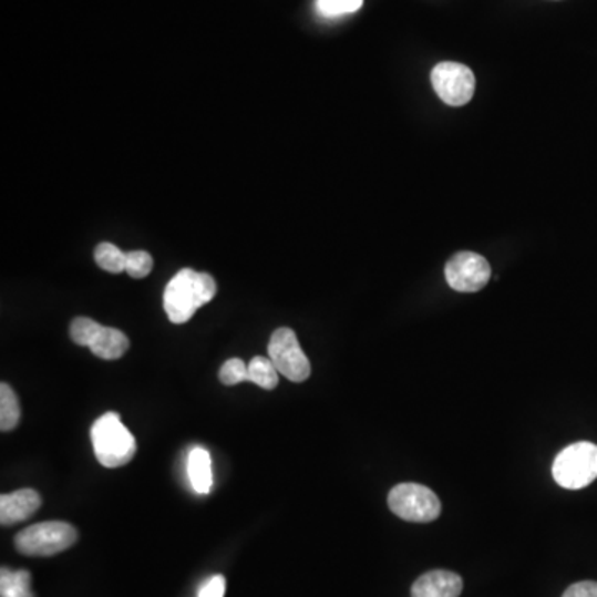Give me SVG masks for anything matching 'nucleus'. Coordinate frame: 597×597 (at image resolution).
Instances as JSON below:
<instances>
[{"instance_id":"obj_15","label":"nucleus","mask_w":597,"mask_h":597,"mask_svg":"<svg viewBox=\"0 0 597 597\" xmlns=\"http://www.w3.org/2000/svg\"><path fill=\"white\" fill-rule=\"evenodd\" d=\"M20 422V405L16 392L10 385H0V429L2 432H10Z\"/></svg>"},{"instance_id":"obj_20","label":"nucleus","mask_w":597,"mask_h":597,"mask_svg":"<svg viewBox=\"0 0 597 597\" xmlns=\"http://www.w3.org/2000/svg\"><path fill=\"white\" fill-rule=\"evenodd\" d=\"M226 591V579L223 576H213L205 586H203L202 591H199L198 597H225Z\"/></svg>"},{"instance_id":"obj_18","label":"nucleus","mask_w":597,"mask_h":597,"mask_svg":"<svg viewBox=\"0 0 597 597\" xmlns=\"http://www.w3.org/2000/svg\"><path fill=\"white\" fill-rule=\"evenodd\" d=\"M219 380L225 385H236V383L249 382V372L246 363L241 359H229L219 370Z\"/></svg>"},{"instance_id":"obj_3","label":"nucleus","mask_w":597,"mask_h":597,"mask_svg":"<svg viewBox=\"0 0 597 597\" xmlns=\"http://www.w3.org/2000/svg\"><path fill=\"white\" fill-rule=\"evenodd\" d=\"M553 478L566 490H581L597 478V445L591 442L566 446L553 463Z\"/></svg>"},{"instance_id":"obj_5","label":"nucleus","mask_w":597,"mask_h":597,"mask_svg":"<svg viewBox=\"0 0 597 597\" xmlns=\"http://www.w3.org/2000/svg\"><path fill=\"white\" fill-rule=\"evenodd\" d=\"M70 337L76 346L89 347L103 360H116L125 356L130 347L128 337L122 330L100 326L89 317H76L70 323Z\"/></svg>"},{"instance_id":"obj_2","label":"nucleus","mask_w":597,"mask_h":597,"mask_svg":"<svg viewBox=\"0 0 597 597\" xmlns=\"http://www.w3.org/2000/svg\"><path fill=\"white\" fill-rule=\"evenodd\" d=\"M92 443L96 460L105 469H120L132 462L136 453L135 436L115 412L105 413L93 423Z\"/></svg>"},{"instance_id":"obj_8","label":"nucleus","mask_w":597,"mask_h":597,"mask_svg":"<svg viewBox=\"0 0 597 597\" xmlns=\"http://www.w3.org/2000/svg\"><path fill=\"white\" fill-rule=\"evenodd\" d=\"M269 359L291 382H303L310 375V362L292 329L281 327L269 340Z\"/></svg>"},{"instance_id":"obj_4","label":"nucleus","mask_w":597,"mask_h":597,"mask_svg":"<svg viewBox=\"0 0 597 597\" xmlns=\"http://www.w3.org/2000/svg\"><path fill=\"white\" fill-rule=\"evenodd\" d=\"M76 536V529L69 523H39L16 536V548L25 556H53L72 548Z\"/></svg>"},{"instance_id":"obj_6","label":"nucleus","mask_w":597,"mask_h":597,"mask_svg":"<svg viewBox=\"0 0 597 597\" xmlns=\"http://www.w3.org/2000/svg\"><path fill=\"white\" fill-rule=\"evenodd\" d=\"M389 508L393 515L412 523L435 522L442 513L439 496L419 483H402L392 488Z\"/></svg>"},{"instance_id":"obj_17","label":"nucleus","mask_w":597,"mask_h":597,"mask_svg":"<svg viewBox=\"0 0 597 597\" xmlns=\"http://www.w3.org/2000/svg\"><path fill=\"white\" fill-rule=\"evenodd\" d=\"M363 0H317V10L323 17H340L357 12Z\"/></svg>"},{"instance_id":"obj_9","label":"nucleus","mask_w":597,"mask_h":597,"mask_svg":"<svg viewBox=\"0 0 597 597\" xmlns=\"http://www.w3.org/2000/svg\"><path fill=\"white\" fill-rule=\"evenodd\" d=\"M490 276L488 261L476 253H459L445 266L446 282L459 292L482 291L488 285Z\"/></svg>"},{"instance_id":"obj_7","label":"nucleus","mask_w":597,"mask_h":597,"mask_svg":"<svg viewBox=\"0 0 597 597\" xmlns=\"http://www.w3.org/2000/svg\"><path fill=\"white\" fill-rule=\"evenodd\" d=\"M432 85L446 105L463 106L475 95V73L463 63L442 62L432 70Z\"/></svg>"},{"instance_id":"obj_10","label":"nucleus","mask_w":597,"mask_h":597,"mask_svg":"<svg viewBox=\"0 0 597 597\" xmlns=\"http://www.w3.org/2000/svg\"><path fill=\"white\" fill-rule=\"evenodd\" d=\"M463 591V579L452 572L425 573L412 586V597H460Z\"/></svg>"},{"instance_id":"obj_1","label":"nucleus","mask_w":597,"mask_h":597,"mask_svg":"<svg viewBox=\"0 0 597 597\" xmlns=\"http://www.w3.org/2000/svg\"><path fill=\"white\" fill-rule=\"evenodd\" d=\"M215 296L216 282L212 276L186 268L166 286L163 307L173 323H185Z\"/></svg>"},{"instance_id":"obj_14","label":"nucleus","mask_w":597,"mask_h":597,"mask_svg":"<svg viewBox=\"0 0 597 597\" xmlns=\"http://www.w3.org/2000/svg\"><path fill=\"white\" fill-rule=\"evenodd\" d=\"M249 382L265 390H275L279 383V372L271 359L255 357L248 366Z\"/></svg>"},{"instance_id":"obj_12","label":"nucleus","mask_w":597,"mask_h":597,"mask_svg":"<svg viewBox=\"0 0 597 597\" xmlns=\"http://www.w3.org/2000/svg\"><path fill=\"white\" fill-rule=\"evenodd\" d=\"M188 475L196 493L206 495L213 486L212 459L208 450L196 446L189 452Z\"/></svg>"},{"instance_id":"obj_16","label":"nucleus","mask_w":597,"mask_h":597,"mask_svg":"<svg viewBox=\"0 0 597 597\" xmlns=\"http://www.w3.org/2000/svg\"><path fill=\"white\" fill-rule=\"evenodd\" d=\"M126 258H128V253H123L112 243H102V245L96 246L95 261L103 271L112 272V275L125 272Z\"/></svg>"},{"instance_id":"obj_21","label":"nucleus","mask_w":597,"mask_h":597,"mask_svg":"<svg viewBox=\"0 0 597 597\" xmlns=\"http://www.w3.org/2000/svg\"><path fill=\"white\" fill-rule=\"evenodd\" d=\"M563 597H597V583L583 581L569 586Z\"/></svg>"},{"instance_id":"obj_11","label":"nucleus","mask_w":597,"mask_h":597,"mask_svg":"<svg viewBox=\"0 0 597 597\" xmlns=\"http://www.w3.org/2000/svg\"><path fill=\"white\" fill-rule=\"evenodd\" d=\"M42 505L39 493L35 490H19L0 496V523L3 526H12L16 523L25 522Z\"/></svg>"},{"instance_id":"obj_13","label":"nucleus","mask_w":597,"mask_h":597,"mask_svg":"<svg viewBox=\"0 0 597 597\" xmlns=\"http://www.w3.org/2000/svg\"><path fill=\"white\" fill-rule=\"evenodd\" d=\"M32 578L29 572H12V569L2 568L0 573V596L2 597H35L33 596Z\"/></svg>"},{"instance_id":"obj_19","label":"nucleus","mask_w":597,"mask_h":597,"mask_svg":"<svg viewBox=\"0 0 597 597\" xmlns=\"http://www.w3.org/2000/svg\"><path fill=\"white\" fill-rule=\"evenodd\" d=\"M153 258L146 251H132L128 253L126 258V272L132 276L133 279H143L152 272Z\"/></svg>"}]
</instances>
